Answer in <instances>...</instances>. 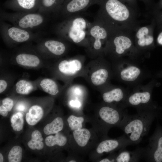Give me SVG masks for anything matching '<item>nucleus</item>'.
<instances>
[{
    "mask_svg": "<svg viewBox=\"0 0 162 162\" xmlns=\"http://www.w3.org/2000/svg\"><path fill=\"white\" fill-rule=\"evenodd\" d=\"M98 13L116 27L134 32L139 26L137 12L122 0H101Z\"/></svg>",
    "mask_w": 162,
    "mask_h": 162,
    "instance_id": "1",
    "label": "nucleus"
},
{
    "mask_svg": "<svg viewBox=\"0 0 162 162\" xmlns=\"http://www.w3.org/2000/svg\"><path fill=\"white\" fill-rule=\"evenodd\" d=\"M134 32L121 29L115 31L106 44L104 52L119 60L127 57L128 59L137 61L142 56L135 46Z\"/></svg>",
    "mask_w": 162,
    "mask_h": 162,
    "instance_id": "2",
    "label": "nucleus"
},
{
    "mask_svg": "<svg viewBox=\"0 0 162 162\" xmlns=\"http://www.w3.org/2000/svg\"><path fill=\"white\" fill-rule=\"evenodd\" d=\"M65 18L56 27L58 34L61 38L88 47V31L91 22L80 14Z\"/></svg>",
    "mask_w": 162,
    "mask_h": 162,
    "instance_id": "3",
    "label": "nucleus"
},
{
    "mask_svg": "<svg viewBox=\"0 0 162 162\" xmlns=\"http://www.w3.org/2000/svg\"><path fill=\"white\" fill-rule=\"evenodd\" d=\"M154 110L137 111L133 115H126L119 127L134 144H139L148 133L155 116Z\"/></svg>",
    "mask_w": 162,
    "mask_h": 162,
    "instance_id": "4",
    "label": "nucleus"
},
{
    "mask_svg": "<svg viewBox=\"0 0 162 162\" xmlns=\"http://www.w3.org/2000/svg\"><path fill=\"white\" fill-rule=\"evenodd\" d=\"M119 29H121L110 23L98 13L88 31L89 44L88 47L90 52L94 54L104 52L103 46H105L112 34Z\"/></svg>",
    "mask_w": 162,
    "mask_h": 162,
    "instance_id": "5",
    "label": "nucleus"
},
{
    "mask_svg": "<svg viewBox=\"0 0 162 162\" xmlns=\"http://www.w3.org/2000/svg\"><path fill=\"white\" fill-rule=\"evenodd\" d=\"M156 26L153 18L150 24L140 26L134 32V45L142 56H148L149 51L154 47V31Z\"/></svg>",
    "mask_w": 162,
    "mask_h": 162,
    "instance_id": "6",
    "label": "nucleus"
},
{
    "mask_svg": "<svg viewBox=\"0 0 162 162\" xmlns=\"http://www.w3.org/2000/svg\"><path fill=\"white\" fill-rule=\"evenodd\" d=\"M150 86L148 84L141 87L138 86L134 89L131 93H129L121 108L124 109L127 107L131 106L136 108L137 111L154 110Z\"/></svg>",
    "mask_w": 162,
    "mask_h": 162,
    "instance_id": "7",
    "label": "nucleus"
},
{
    "mask_svg": "<svg viewBox=\"0 0 162 162\" xmlns=\"http://www.w3.org/2000/svg\"><path fill=\"white\" fill-rule=\"evenodd\" d=\"M15 13L5 15V18L14 26L23 29L28 30L37 28L44 22L43 16L38 13L17 12Z\"/></svg>",
    "mask_w": 162,
    "mask_h": 162,
    "instance_id": "8",
    "label": "nucleus"
},
{
    "mask_svg": "<svg viewBox=\"0 0 162 162\" xmlns=\"http://www.w3.org/2000/svg\"><path fill=\"white\" fill-rule=\"evenodd\" d=\"M120 60L121 65L119 76L122 81L127 84H134L143 79L144 70L136 64V61L128 59Z\"/></svg>",
    "mask_w": 162,
    "mask_h": 162,
    "instance_id": "9",
    "label": "nucleus"
},
{
    "mask_svg": "<svg viewBox=\"0 0 162 162\" xmlns=\"http://www.w3.org/2000/svg\"><path fill=\"white\" fill-rule=\"evenodd\" d=\"M101 0H65L58 13L65 18L86 10L90 6L99 4Z\"/></svg>",
    "mask_w": 162,
    "mask_h": 162,
    "instance_id": "10",
    "label": "nucleus"
},
{
    "mask_svg": "<svg viewBox=\"0 0 162 162\" xmlns=\"http://www.w3.org/2000/svg\"><path fill=\"white\" fill-rule=\"evenodd\" d=\"M143 158L147 162H162V135L156 133L149 138L144 148Z\"/></svg>",
    "mask_w": 162,
    "mask_h": 162,
    "instance_id": "11",
    "label": "nucleus"
},
{
    "mask_svg": "<svg viewBox=\"0 0 162 162\" xmlns=\"http://www.w3.org/2000/svg\"><path fill=\"white\" fill-rule=\"evenodd\" d=\"M123 109L106 106L100 108L99 112L101 119L107 124L118 125L119 126L124 118L127 113Z\"/></svg>",
    "mask_w": 162,
    "mask_h": 162,
    "instance_id": "12",
    "label": "nucleus"
},
{
    "mask_svg": "<svg viewBox=\"0 0 162 162\" xmlns=\"http://www.w3.org/2000/svg\"><path fill=\"white\" fill-rule=\"evenodd\" d=\"M41 0H8L5 7L17 12H34L39 8Z\"/></svg>",
    "mask_w": 162,
    "mask_h": 162,
    "instance_id": "13",
    "label": "nucleus"
},
{
    "mask_svg": "<svg viewBox=\"0 0 162 162\" xmlns=\"http://www.w3.org/2000/svg\"><path fill=\"white\" fill-rule=\"evenodd\" d=\"M132 145L134 144L124 134L117 139H106L102 141L98 146L96 151L98 154H101Z\"/></svg>",
    "mask_w": 162,
    "mask_h": 162,
    "instance_id": "14",
    "label": "nucleus"
},
{
    "mask_svg": "<svg viewBox=\"0 0 162 162\" xmlns=\"http://www.w3.org/2000/svg\"><path fill=\"white\" fill-rule=\"evenodd\" d=\"M3 34L4 38L17 43L26 41L32 37V35L28 30L14 26L7 28L4 31Z\"/></svg>",
    "mask_w": 162,
    "mask_h": 162,
    "instance_id": "15",
    "label": "nucleus"
},
{
    "mask_svg": "<svg viewBox=\"0 0 162 162\" xmlns=\"http://www.w3.org/2000/svg\"><path fill=\"white\" fill-rule=\"evenodd\" d=\"M129 94L128 91L124 88H116L104 92L102 98L104 101L107 103H120L121 108L122 104Z\"/></svg>",
    "mask_w": 162,
    "mask_h": 162,
    "instance_id": "16",
    "label": "nucleus"
},
{
    "mask_svg": "<svg viewBox=\"0 0 162 162\" xmlns=\"http://www.w3.org/2000/svg\"><path fill=\"white\" fill-rule=\"evenodd\" d=\"M126 148H121L116 156L117 162H139L143 158L144 148L138 147L132 151L127 150Z\"/></svg>",
    "mask_w": 162,
    "mask_h": 162,
    "instance_id": "17",
    "label": "nucleus"
},
{
    "mask_svg": "<svg viewBox=\"0 0 162 162\" xmlns=\"http://www.w3.org/2000/svg\"><path fill=\"white\" fill-rule=\"evenodd\" d=\"M58 68L62 73L72 75L76 73L81 70L82 64L77 59L70 61L64 60L59 63Z\"/></svg>",
    "mask_w": 162,
    "mask_h": 162,
    "instance_id": "18",
    "label": "nucleus"
},
{
    "mask_svg": "<svg viewBox=\"0 0 162 162\" xmlns=\"http://www.w3.org/2000/svg\"><path fill=\"white\" fill-rule=\"evenodd\" d=\"M43 110L40 106L34 105L31 107L26 115V120L28 124L33 126L36 124L42 118Z\"/></svg>",
    "mask_w": 162,
    "mask_h": 162,
    "instance_id": "19",
    "label": "nucleus"
},
{
    "mask_svg": "<svg viewBox=\"0 0 162 162\" xmlns=\"http://www.w3.org/2000/svg\"><path fill=\"white\" fill-rule=\"evenodd\" d=\"M65 0H41L38 11L40 13L58 12Z\"/></svg>",
    "mask_w": 162,
    "mask_h": 162,
    "instance_id": "20",
    "label": "nucleus"
},
{
    "mask_svg": "<svg viewBox=\"0 0 162 162\" xmlns=\"http://www.w3.org/2000/svg\"><path fill=\"white\" fill-rule=\"evenodd\" d=\"M16 61L20 65L32 67L38 66L40 62V59L36 55L26 53L17 55L16 57Z\"/></svg>",
    "mask_w": 162,
    "mask_h": 162,
    "instance_id": "21",
    "label": "nucleus"
},
{
    "mask_svg": "<svg viewBox=\"0 0 162 162\" xmlns=\"http://www.w3.org/2000/svg\"><path fill=\"white\" fill-rule=\"evenodd\" d=\"M44 44L50 52L56 56H60L64 54L66 49L64 44L59 40H47L44 43Z\"/></svg>",
    "mask_w": 162,
    "mask_h": 162,
    "instance_id": "22",
    "label": "nucleus"
},
{
    "mask_svg": "<svg viewBox=\"0 0 162 162\" xmlns=\"http://www.w3.org/2000/svg\"><path fill=\"white\" fill-rule=\"evenodd\" d=\"M64 127V122L60 117L55 118L52 122L46 125L44 127V133L47 135L56 134L61 131Z\"/></svg>",
    "mask_w": 162,
    "mask_h": 162,
    "instance_id": "23",
    "label": "nucleus"
},
{
    "mask_svg": "<svg viewBox=\"0 0 162 162\" xmlns=\"http://www.w3.org/2000/svg\"><path fill=\"white\" fill-rule=\"evenodd\" d=\"M74 138L80 146L84 147L87 144L91 136L90 131L86 128H81L73 131Z\"/></svg>",
    "mask_w": 162,
    "mask_h": 162,
    "instance_id": "24",
    "label": "nucleus"
},
{
    "mask_svg": "<svg viewBox=\"0 0 162 162\" xmlns=\"http://www.w3.org/2000/svg\"><path fill=\"white\" fill-rule=\"evenodd\" d=\"M43 139L40 132L38 130L33 131L31 134V138L27 143L29 148L33 150H41L44 148Z\"/></svg>",
    "mask_w": 162,
    "mask_h": 162,
    "instance_id": "25",
    "label": "nucleus"
},
{
    "mask_svg": "<svg viewBox=\"0 0 162 162\" xmlns=\"http://www.w3.org/2000/svg\"><path fill=\"white\" fill-rule=\"evenodd\" d=\"M109 76V72L107 69L100 68L92 73L91 76V80L95 86L101 85L106 82Z\"/></svg>",
    "mask_w": 162,
    "mask_h": 162,
    "instance_id": "26",
    "label": "nucleus"
},
{
    "mask_svg": "<svg viewBox=\"0 0 162 162\" xmlns=\"http://www.w3.org/2000/svg\"><path fill=\"white\" fill-rule=\"evenodd\" d=\"M67 138L62 133L58 132L55 135H49L45 139V143L48 147L56 145L60 146H64L67 143Z\"/></svg>",
    "mask_w": 162,
    "mask_h": 162,
    "instance_id": "27",
    "label": "nucleus"
},
{
    "mask_svg": "<svg viewBox=\"0 0 162 162\" xmlns=\"http://www.w3.org/2000/svg\"><path fill=\"white\" fill-rule=\"evenodd\" d=\"M40 85L44 92L51 95H56L59 92L58 87L56 83L51 79H43L40 82Z\"/></svg>",
    "mask_w": 162,
    "mask_h": 162,
    "instance_id": "28",
    "label": "nucleus"
},
{
    "mask_svg": "<svg viewBox=\"0 0 162 162\" xmlns=\"http://www.w3.org/2000/svg\"><path fill=\"white\" fill-rule=\"evenodd\" d=\"M11 125L15 131H20L23 127L24 120L23 114L20 112L14 114L10 118Z\"/></svg>",
    "mask_w": 162,
    "mask_h": 162,
    "instance_id": "29",
    "label": "nucleus"
},
{
    "mask_svg": "<svg viewBox=\"0 0 162 162\" xmlns=\"http://www.w3.org/2000/svg\"><path fill=\"white\" fill-rule=\"evenodd\" d=\"M16 88L17 93L24 94L29 93L33 88L32 83L25 80L18 81L16 84Z\"/></svg>",
    "mask_w": 162,
    "mask_h": 162,
    "instance_id": "30",
    "label": "nucleus"
},
{
    "mask_svg": "<svg viewBox=\"0 0 162 162\" xmlns=\"http://www.w3.org/2000/svg\"><path fill=\"white\" fill-rule=\"evenodd\" d=\"M22 158V149L18 146L12 147L8 155V160L9 162H20Z\"/></svg>",
    "mask_w": 162,
    "mask_h": 162,
    "instance_id": "31",
    "label": "nucleus"
},
{
    "mask_svg": "<svg viewBox=\"0 0 162 162\" xmlns=\"http://www.w3.org/2000/svg\"><path fill=\"white\" fill-rule=\"evenodd\" d=\"M84 121L83 117H77L73 115L70 116L67 119L70 128L73 131L82 128V123Z\"/></svg>",
    "mask_w": 162,
    "mask_h": 162,
    "instance_id": "32",
    "label": "nucleus"
},
{
    "mask_svg": "<svg viewBox=\"0 0 162 162\" xmlns=\"http://www.w3.org/2000/svg\"><path fill=\"white\" fill-rule=\"evenodd\" d=\"M14 105L13 100L11 98H6L3 99L2 104L0 106V114L3 117H6L8 112L12 110Z\"/></svg>",
    "mask_w": 162,
    "mask_h": 162,
    "instance_id": "33",
    "label": "nucleus"
},
{
    "mask_svg": "<svg viewBox=\"0 0 162 162\" xmlns=\"http://www.w3.org/2000/svg\"><path fill=\"white\" fill-rule=\"evenodd\" d=\"M155 22L156 26L159 29H162V11L156 10L153 11L151 14Z\"/></svg>",
    "mask_w": 162,
    "mask_h": 162,
    "instance_id": "34",
    "label": "nucleus"
},
{
    "mask_svg": "<svg viewBox=\"0 0 162 162\" xmlns=\"http://www.w3.org/2000/svg\"><path fill=\"white\" fill-rule=\"evenodd\" d=\"M144 4L146 9L148 12L151 13L153 10L155 6L153 0H140Z\"/></svg>",
    "mask_w": 162,
    "mask_h": 162,
    "instance_id": "35",
    "label": "nucleus"
},
{
    "mask_svg": "<svg viewBox=\"0 0 162 162\" xmlns=\"http://www.w3.org/2000/svg\"><path fill=\"white\" fill-rule=\"evenodd\" d=\"M138 12L136 0H122Z\"/></svg>",
    "mask_w": 162,
    "mask_h": 162,
    "instance_id": "36",
    "label": "nucleus"
},
{
    "mask_svg": "<svg viewBox=\"0 0 162 162\" xmlns=\"http://www.w3.org/2000/svg\"><path fill=\"white\" fill-rule=\"evenodd\" d=\"M7 86L6 81L3 80H0V93H1L6 89Z\"/></svg>",
    "mask_w": 162,
    "mask_h": 162,
    "instance_id": "37",
    "label": "nucleus"
},
{
    "mask_svg": "<svg viewBox=\"0 0 162 162\" xmlns=\"http://www.w3.org/2000/svg\"><path fill=\"white\" fill-rule=\"evenodd\" d=\"M69 104L72 107L76 108L80 107L81 106L80 102L78 100H71Z\"/></svg>",
    "mask_w": 162,
    "mask_h": 162,
    "instance_id": "38",
    "label": "nucleus"
},
{
    "mask_svg": "<svg viewBox=\"0 0 162 162\" xmlns=\"http://www.w3.org/2000/svg\"><path fill=\"white\" fill-rule=\"evenodd\" d=\"M157 38V42L159 45L162 46V29H160Z\"/></svg>",
    "mask_w": 162,
    "mask_h": 162,
    "instance_id": "39",
    "label": "nucleus"
},
{
    "mask_svg": "<svg viewBox=\"0 0 162 162\" xmlns=\"http://www.w3.org/2000/svg\"><path fill=\"white\" fill-rule=\"evenodd\" d=\"M161 9H162V0H160L157 5L155 6L153 11L160 10Z\"/></svg>",
    "mask_w": 162,
    "mask_h": 162,
    "instance_id": "40",
    "label": "nucleus"
},
{
    "mask_svg": "<svg viewBox=\"0 0 162 162\" xmlns=\"http://www.w3.org/2000/svg\"><path fill=\"white\" fill-rule=\"evenodd\" d=\"M75 93L77 94H80L82 93V91L80 88H76L74 90Z\"/></svg>",
    "mask_w": 162,
    "mask_h": 162,
    "instance_id": "41",
    "label": "nucleus"
},
{
    "mask_svg": "<svg viewBox=\"0 0 162 162\" xmlns=\"http://www.w3.org/2000/svg\"><path fill=\"white\" fill-rule=\"evenodd\" d=\"M17 109L20 111H23L25 109L23 105H19L17 106Z\"/></svg>",
    "mask_w": 162,
    "mask_h": 162,
    "instance_id": "42",
    "label": "nucleus"
},
{
    "mask_svg": "<svg viewBox=\"0 0 162 162\" xmlns=\"http://www.w3.org/2000/svg\"><path fill=\"white\" fill-rule=\"evenodd\" d=\"M4 161V158L2 154L0 153V162H2Z\"/></svg>",
    "mask_w": 162,
    "mask_h": 162,
    "instance_id": "43",
    "label": "nucleus"
},
{
    "mask_svg": "<svg viewBox=\"0 0 162 162\" xmlns=\"http://www.w3.org/2000/svg\"><path fill=\"white\" fill-rule=\"evenodd\" d=\"M69 162H76V161L74 160H71L69 161Z\"/></svg>",
    "mask_w": 162,
    "mask_h": 162,
    "instance_id": "44",
    "label": "nucleus"
}]
</instances>
